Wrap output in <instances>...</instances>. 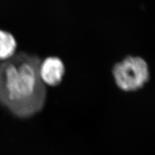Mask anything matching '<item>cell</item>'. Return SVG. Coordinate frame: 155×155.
I'll use <instances>...</instances> for the list:
<instances>
[{
  "label": "cell",
  "instance_id": "cell-1",
  "mask_svg": "<svg viewBox=\"0 0 155 155\" xmlns=\"http://www.w3.org/2000/svg\"><path fill=\"white\" fill-rule=\"evenodd\" d=\"M41 60L19 52L0 64V104L19 118H28L43 109L47 89L40 75Z\"/></svg>",
  "mask_w": 155,
  "mask_h": 155
},
{
  "label": "cell",
  "instance_id": "cell-2",
  "mask_svg": "<svg viewBox=\"0 0 155 155\" xmlns=\"http://www.w3.org/2000/svg\"><path fill=\"white\" fill-rule=\"evenodd\" d=\"M115 84L125 92L143 88L150 79L147 63L142 58L129 56L116 64L113 68Z\"/></svg>",
  "mask_w": 155,
  "mask_h": 155
},
{
  "label": "cell",
  "instance_id": "cell-3",
  "mask_svg": "<svg viewBox=\"0 0 155 155\" xmlns=\"http://www.w3.org/2000/svg\"><path fill=\"white\" fill-rule=\"evenodd\" d=\"M65 69L64 62L58 57H48L41 61L40 78L45 85L51 87L59 85L63 80Z\"/></svg>",
  "mask_w": 155,
  "mask_h": 155
},
{
  "label": "cell",
  "instance_id": "cell-4",
  "mask_svg": "<svg viewBox=\"0 0 155 155\" xmlns=\"http://www.w3.org/2000/svg\"><path fill=\"white\" fill-rule=\"evenodd\" d=\"M17 48V42L12 34L0 30V60L5 61L14 54Z\"/></svg>",
  "mask_w": 155,
  "mask_h": 155
}]
</instances>
